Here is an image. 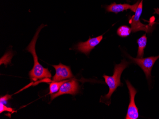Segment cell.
Masks as SVG:
<instances>
[{"label": "cell", "instance_id": "obj_1", "mask_svg": "<svg viewBox=\"0 0 159 119\" xmlns=\"http://www.w3.org/2000/svg\"><path fill=\"white\" fill-rule=\"evenodd\" d=\"M46 26L42 24L38 28L34 38L26 48L27 51L31 53L34 57V67L29 73L31 80L34 81H36L38 80H42L43 79H50L52 78L51 73L49 71L48 68H44L38 62V57L35 50L36 42L37 41L39 33L42 28Z\"/></svg>", "mask_w": 159, "mask_h": 119}, {"label": "cell", "instance_id": "obj_2", "mask_svg": "<svg viewBox=\"0 0 159 119\" xmlns=\"http://www.w3.org/2000/svg\"><path fill=\"white\" fill-rule=\"evenodd\" d=\"M129 64V63L125 59L122 60L119 64L116 65L114 66V73L112 76L103 75L105 83L109 88V91L105 96H102L100 102L105 103L109 105L111 104V98L118 87L123 86L120 82V77L122 73Z\"/></svg>", "mask_w": 159, "mask_h": 119}, {"label": "cell", "instance_id": "obj_3", "mask_svg": "<svg viewBox=\"0 0 159 119\" xmlns=\"http://www.w3.org/2000/svg\"><path fill=\"white\" fill-rule=\"evenodd\" d=\"M143 0L139 2L138 7L135 12V15L129 20V23L131 25L132 32L134 33L138 31H144L146 33L152 32L154 30L152 25H145L140 22V19L143 12Z\"/></svg>", "mask_w": 159, "mask_h": 119}, {"label": "cell", "instance_id": "obj_4", "mask_svg": "<svg viewBox=\"0 0 159 119\" xmlns=\"http://www.w3.org/2000/svg\"><path fill=\"white\" fill-rule=\"evenodd\" d=\"M128 57L132 60V62L138 65L143 71L147 79L151 78V72L152 67L156 60L159 58V56L156 57H150L146 58H134L129 55Z\"/></svg>", "mask_w": 159, "mask_h": 119}, {"label": "cell", "instance_id": "obj_5", "mask_svg": "<svg viewBox=\"0 0 159 119\" xmlns=\"http://www.w3.org/2000/svg\"><path fill=\"white\" fill-rule=\"evenodd\" d=\"M127 86L129 90V103L127 113L126 116V119H137L139 118V113L138 108L135 103V96L137 94V91L131 85L129 81H126Z\"/></svg>", "mask_w": 159, "mask_h": 119}, {"label": "cell", "instance_id": "obj_6", "mask_svg": "<svg viewBox=\"0 0 159 119\" xmlns=\"http://www.w3.org/2000/svg\"><path fill=\"white\" fill-rule=\"evenodd\" d=\"M80 86L76 80H70L61 86L58 92L52 94L51 96V100H53L54 98L65 94L75 96L79 93Z\"/></svg>", "mask_w": 159, "mask_h": 119}, {"label": "cell", "instance_id": "obj_7", "mask_svg": "<svg viewBox=\"0 0 159 119\" xmlns=\"http://www.w3.org/2000/svg\"><path fill=\"white\" fill-rule=\"evenodd\" d=\"M103 36H98L95 38H89V40L86 41L80 42L75 46V49L81 53H84L86 55L90 54L93 49H94L102 40Z\"/></svg>", "mask_w": 159, "mask_h": 119}, {"label": "cell", "instance_id": "obj_8", "mask_svg": "<svg viewBox=\"0 0 159 119\" xmlns=\"http://www.w3.org/2000/svg\"><path fill=\"white\" fill-rule=\"evenodd\" d=\"M56 70L55 74L52 78V81L60 82L73 78L70 67L60 63L58 65H52Z\"/></svg>", "mask_w": 159, "mask_h": 119}, {"label": "cell", "instance_id": "obj_9", "mask_svg": "<svg viewBox=\"0 0 159 119\" xmlns=\"http://www.w3.org/2000/svg\"><path fill=\"white\" fill-rule=\"evenodd\" d=\"M139 3V1L133 5L129 4H117L114 2L110 5H106L105 8L107 12H113L116 14L119 12H122L127 10H130L135 12L138 7Z\"/></svg>", "mask_w": 159, "mask_h": 119}, {"label": "cell", "instance_id": "obj_10", "mask_svg": "<svg viewBox=\"0 0 159 119\" xmlns=\"http://www.w3.org/2000/svg\"><path fill=\"white\" fill-rule=\"evenodd\" d=\"M147 38L146 34L143 35L137 40L138 50L137 58H143L144 53V49L147 45Z\"/></svg>", "mask_w": 159, "mask_h": 119}, {"label": "cell", "instance_id": "obj_11", "mask_svg": "<svg viewBox=\"0 0 159 119\" xmlns=\"http://www.w3.org/2000/svg\"><path fill=\"white\" fill-rule=\"evenodd\" d=\"M69 80H66L61 81L60 82H53L52 81L51 83H49L50 92L49 94L52 95L58 92L60 88L63 83Z\"/></svg>", "mask_w": 159, "mask_h": 119}, {"label": "cell", "instance_id": "obj_12", "mask_svg": "<svg viewBox=\"0 0 159 119\" xmlns=\"http://www.w3.org/2000/svg\"><path fill=\"white\" fill-rule=\"evenodd\" d=\"M132 32V29L127 26H121L119 28L117 31L118 36L121 37H126L129 36Z\"/></svg>", "mask_w": 159, "mask_h": 119}, {"label": "cell", "instance_id": "obj_13", "mask_svg": "<svg viewBox=\"0 0 159 119\" xmlns=\"http://www.w3.org/2000/svg\"><path fill=\"white\" fill-rule=\"evenodd\" d=\"M9 112L11 113H14L15 111L10 107H7L2 103H0V113H2V112Z\"/></svg>", "mask_w": 159, "mask_h": 119}, {"label": "cell", "instance_id": "obj_14", "mask_svg": "<svg viewBox=\"0 0 159 119\" xmlns=\"http://www.w3.org/2000/svg\"><path fill=\"white\" fill-rule=\"evenodd\" d=\"M11 96L9 95H5L4 96H1L0 98V103H2L3 104H7V101L11 99Z\"/></svg>", "mask_w": 159, "mask_h": 119}, {"label": "cell", "instance_id": "obj_15", "mask_svg": "<svg viewBox=\"0 0 159 119\" xmlns=\"http://www.w3.org/2000/svg\"><path fill=\"white\" fill-rule=\"evenodd\" d=\"M158 24H159V23H158Z\"/></svg>", "mask_w": 159, "mask_h": 119}]
</instances>
